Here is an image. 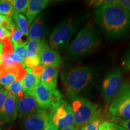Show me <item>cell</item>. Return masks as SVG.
<instances>
[{
    "label": "cell",
    "instance_id": "1",
    "mask_svg": "<svg viewBox=\"0 0 130 130\" xmlns=\"http://www.w3.org/2000/svg\"><path fill=\"white\" fill-rule=\"evenodd\" d=\"M113 4L97 8L94 11V20L107 37L118 39L130 32V14Z\"/></svg>",
    "mask_w": 130,
    "mask_h": 130
},
{
    "label": "cell",
    "instance_id": "2",
    "mask_svg": "<svg viewBox=\"0 0 130 130\" xmlns=\"http://www.w3.org/2000/svg\"><path fill=\"white\" fill-rule=\"evenodd\" d=\"M101 36L91 22H87L69 45L68 57L78 58L92 53L101 43Z\"/></svg>",
    "mask_w": 130,
    "mask_h": 130
},
{
    "label": "cell",
    "instance_id": "3",
    "mask_svg": "<svg viewBox=\"0 0 130 130\" xmlns=\"http://www.w3.org/2000/svg\"><path fill=\"white\" fill-rule=\"evenodd\" d=\"M94 70L90 66H77L61 74V79L70 98L88 88L93 81Z\"/></svg>",
    "mask_w": 130,
    "mask_h": 130
},
{
    "label": "cell",
    "instance_id": "4",
    "mask_svg": "<svg viewBox=\"0 0 130 130\" xmlns=\"http://www.w3.org/2000/svg\"><path fill=\"white\" fill-rule=\"evenodd\" d=\"M84 16L66 18L58 23L50 35V46L55 50L66 48L70 40L79 28Z\"/></svg>",
    "mask_w": 130,
    "mask_h": 130
},
{
    "label": "cell",
    "instance_id": "5",
    "mask_svg": "<svg viewBox=\"0 0 130 130\" xmlns=\"http://www.w3.org/2000/svg\"><path fill=\"white\" fill-rule=\"evenodd\" d=\"M108 107L110 118L130 119V81L122 84Z\"/></svg>",
    "mask_w": 130,
    "mask_h": 130
},
{
    "label": "cell",
    "instance_id": "6",
    "mask_svg": "<svg viewBox=\"0 0 130 130\" xmlns=\"http://www.w3.org/2000/svg\"><path fill=\"white\" fill-rule=\"evenodd\" d=\"M70 100L74 125L78 129L82 127L97 111L98 105L79 95L75 96Z\"/></svg>",
    "mask_w": 130,
    "mask_h": 130
},
{
    "label": "cell",
    "instance_id": "7",
    "mask_svg": "<svg viewBox=\"0 0 130 130\" xmlns=\"http://www.w3.org/2000/svg\"><path fill=\"white\" fill-rule=\"evenodd\" d=\"M50 109V119L58 129L74 125V118L71 105L66 101L61 100L51 105Z\"/></svg>",
    "mask_w": 130,
    "mask_h": 130
},
{
    "label": "cell",
    "instance_id": "8",
    "mask_svg": "<svg viewBox=\"0 0 130 130\" xmlns=\"http://www.w3.org/2000/svg\"><path fill=\"white\" fill-rule=\"evenodd\" d=\"M122 82V73L119 68L112 69L107 74L102 86L101 95L106 105L111 102L119 90Z\"/></svg>",
    "mask_w": 130,
    "mask_h": 130
},
{
    "label": "cell",
    "instance_id": "9",
    "mask_svg": "<svg viewBox=\"0 0 130 130\" xmlns=\"http://www.w3.org/2000/svg\"><path fill=\"white\" fill-rule=\"evenodd\" d=\"M32 95L40 108L45 110L50 108L52 105L61 100V95L57 89L51 91L41 83L35 89Z\"/></svg>",
    "mask_w": 130,
    "mask_h": 130
},
{
    "label": "cell",
    "instance_id": "10",
    "mask_svg": "<svg viewBox=\"0 0 130 130\" xmlns=\"http://www.w3.org/2000/svg\"><path fill=\"white\" fill-rule=\"evenodd\" d=\"M49 119V112L40 108L22 119V128L24 130H45Z\"/></svg>",
    "mask_w": 130,
    "mask_h": 130
},
{
    "label": "cell",
    "instance_id": "11",
    "mask_svg": "<svg viewBox=\"0 0 130 130\" xmlns=\"http://www.w3.org/2000/svg\"><path fill=\"white\" fill-rule=\"evenodd\" d=\"M16 107L18 114L22 119L40 108L33 95L26 92L20 98L16 99Z\"/></svg>",
    "mask_w": 130,
    "mask_h": 130
},
{
    "label": "cell",
    "instance_id": "12",
    "mask_svg": "<svg viewBox=\"0 0 130 130\" xmlns=\"http://www.w3.org/2000/svg\"><path fill=\"white\" fill-rule=\"evenodd\" d=\"M18 115L16 98L9 93L0 110V123L6 124L15 121Z\"/></svg>",
    "mask_w": 130,
    "mask_h": 130
},
{
    "label": "cell",
    "instance_id": "13",
    "mask_svg": "<svg viewBox=\"0 0 130 130\" xmlns=\"http://www.w3.org/2000/svg\"><path fill=\"white\" fill-rule=\"evenodd\" d=\"M40 64L43 66H54L57 68L62 62L61 58L56 51L50 48L48 45L42 48L39 55Z\"/></svg>",
    "mask_w": 130,
    "mask_h": 130
},
{
    "label": "cell",
    "instance_id": "14",
    "mask_svg": "<svg viewBox=\"0 0 130 130\" xmlns=\"http://www.w3.org/2000/svg\"><path fill=\"white\" fill-rule=\"evenodd\" d=\"M48 0H30L26 12V16L28 26L31 25L37 16L50 4Z\"/></svg>",
    "mask_w": 130,
    "mask_h": 130
},
{
    "label": "cell",
    "instance_id": "15",
    "mask_svg": "<svg viewBox=\"0 0 130 130\" xmlns=\"http://www.w3.org/2000/svg\"><path fill=\"white\" fill-rule=\"evenodd\" d=\"M58 69L54 66H46L43 70L40 80L41 83L44 84L51 91L57 90V84Z\"/></svg>",
    "mask_w": 130,
    "mask_h": 130
},
{
    "label": "cell",
    "instance_id": "16",
    "mask_svg": "<svg viewBox=\"0 0 130 130\" xmlns=\"http://www.w3.org/2000/svg\"><path fill=\"white\" fill-rule=\"evenodd\" d=\"M46 33L45 19L42 16L37 17L31 24L28 31L29 40H41Z\"/></svg>",
    "mask_w": 130,
    "mask_h": 130
},
{
    "label": "cell",
    "instance_id": "17",
    "mask_svg": "<svg viewBox=\"0 0 130 130\" xmlns=\"http://www.w3.org/2000/svg\"><path fill=\"white\" fill-rule=\"evenodd\" d=\"M27 74L22 79L24 92L26 93L32 94L35 89L40 83V79H39L32 74L31 69L27 68Z\"/></svg>",
    "mask_w": 130,
    "mask_h": 130
},
{
    "label": "cell",
    "instance_id": "18",
    "mask_svg": "<svg viewBox=\"0 0 130 130\" xmlns=\"http://www.w3.org/2000/svg\"><path fill=\"white\" fill-rule=\"evenodd\" d=\"M47 44L43 39L29 40L26 45L27 57H39L42 48Z\"/></svg>",
    "mask_w": 130,
    "mask_h": 130
},
{
    "label": "cell",
    "instance_id": "19",
    "mask_svg": "<svg viewBox=\"0 0 130 130\" xmlns=\"http://www.w3.org/2000/svg\"><path fill=\"white\" fill-rule=\"evenodd\" d=\"M102 110H97L88 121L81 128V130H99V127L104 119Z\"/></svg>",
    "mask_w": 130,
    "mask_h": 130
},
{
    "label": "cell",
    "instance_id": "20",
    "mask_svg": "<svg viewBox=\"0 0 130 130\" xmlns=\"http://www.w3.org/2000/svg\"><path fill=\"white\" fill-rule=\"evenodd\" d=\"M5 89L9 92V93L15 96L16 99L20 98L25 93L22 80L14 81L10 85L6 86Z\"/></svg>",
    "mask_w": 130,
    "mask_h": 130
},
{
    "label": "cell",
    "instance_id": "21",
    "mask_svg": "<svg viewBox=\"0 0 130 130\" xmlns=\"http://www.w3.org/2000/svg\"><path fill=\"white\" fill-rule=\"evenodd\" d=\"M13 19L16 23V25L20 29L22 34L25 36L28 37V21L24 15L14 12Z\"/></svg>",
    "mask_w": 130,
    "mask_h": 130
},
{
    "label": "cell",
    "instance_id": "22",
    "mask_svg": "<svg viewBox=\"0 0 130 130\" xmlns=\"http://www.w3.org/2000/svg\"><path fill=\"white\" fill-rule=\"evenodd\" d=\"M14 12L10 1H0V14L12 18Z\"/></svg>",
    "mask_w": 130,
    "mask_h": 130
},
{
    "label": "cell",
    "instance_id": "23",
    "mask_svg": "<svg viewBox=\"0 0 130 130\" xmlns=\"http://www.w3.org/2000/svg\"><path fill=\"white\" fill-rule=\"evenodd\" d=\"M10 3L12 5L14 11L20 14L24 13L27 12L29 1L28 0H12V1H10Z\"/></svg>",
    "mask_w": 130,
    "mask_h": 130
},
{
    "label": "cell",
    "instance_id": "24",
    "mask_svg": "<svg viewBox=\"0 0 130 130\" xmlns=\"http://www.w3.org/2000/svg\"><path fill=\"white\" fill-rule=\"evenodd\" d=\"M0 25L3 26V27L10 31L12 34L16 26V24L13 23L11 18L2 15L1 14H0Z\"/></svg>",
    "mask_w": 130,
    "mask_h": 130
},
{
    "label": "cell",
    "instance_id": "25",
    "mask_svg": "<svg viewBox=\"0 0 130 130\" xmlns=\"http://www.w3.org/2000/svg\"><path fill=\"white\" fill-rule=\"evenodd\" d=\"M40 64L39 57H27L23 61L24 67H27L28 69H32L36 66Z\"/></svg>",
    "mask_w": 130,
    "mask_h": 130
},
{
    "label": "cell",
    "instance_id": "26",
    "mask_svg": "<svg viewBox=\"0 0 130 130\" xmlns=\"http://www.w3.org/2000/svg\"><path fill=\"white\" fill-rule=\"evenodd\" d=\"M13 52L21 58L22 61L27 57V51L26 45H19L13 47Z\"/></svg>",
    "mask_w": 130,
    "mask_h": 130
},
{
    "label": "cell",
    "instance_id": "27",
    "mask_svg": "<svg viewBox=\"0 0 130 130\" xmlns=\"http://www.w3.org/2000/svg\"><path fill=\"white\" fill-rule=\"evenodd\" d=\"M110 121L111 122L115 123L119 125L122 126L126 130H130V119H123L110 118Z\"/></svg>",
    "mask_w": 130,
    "mask_h": 130
},
{
    "label": "cell",
    "instance_id": "28",
    "mask_svg": "<svg viewBox=\"0 0 130 130\" xmlns=\"http://www.w3.org/2000/svg\"><path fill=\"white\" fill-rule=\"evenodd\" d=\"M122 65L124 71L130 72V49L125 53L122 60Z\"/></svg>",
    "mask_w": 130,
    "mask_h": 130
},
{
    "label": "cell",
    "instance_id": "29",
    "mask_svg": "<svg viewBox=\"0 0 130 130\" xmlns=\"http://www.w3.org/2000/svg\"><path fill=\"white\" fill-rule=\"evenodd\" d=\"M44 69H45V66H43V65L42 64H39L38 65V66L33 68L32 69H31V71L32 74L35 75L37 78L40 79V77H41Z\"/></svg>",
    "mask_w": 130,
    "mask_h": 130
},
{
    "label": "cell",
    "instance_id": "30",
    "mask_svg": "<svg viewBox=\"0 0 130 130\" xmlns=\"http://www.w3.org/2000/svg\"><path fill=\"white\" fill-rule=\"evenodd\" d=\"M116 4L130 14V0H119Z\"/></svg>",
    "mask_w": 130,
    "mask_h": 130
},
{
    "label": "cell",
    "instance_id": "31",
    "mask_svg": "<svg viewBox=\"0 0 130 130\" xmlns=\"http://www.w3.org/2000/svg\"><path fill=\"white\" fill-rule=\"evenodd\" d=\"M12 33L3 26L0 25V42H2L5 39L10 37Z\"/></svg>",
    "mask_w": 130,
    "mask_h": 130
},
{
    "label": "cell",
    "instance_id": "32",
    "mask_svg": "<svg viewBox=\"0 0 130 130\" xmlns=\"http://www.w3.org/2000/svg\"><path fill=\"white\" fill-rule=\"evenodd\" d=\"M9 92L6 89H0V110L7 98Z\"/></svg>",
    "mask_w": 130,
    "mask_h": 130
},
{
    "label": "cell",
    "instance_id": "33",
    "mask_svg": "<svg viewBox=\"0 0 130 130\" xmlns=\"http://www.w3.org/2000/svg\"><path fill=\"white\" fill-rule=\"evenodd\" d=\"M105 125L107 130H117L115 127V123L111 122L105 121Z\"/></svg>",
    "mask_w": 130,
    "mask_h": 130
},
{
    "label": "cell",
    "instance_id": "34",
    "mask_svg": "<svg viewBox=\"0 0 130 130\" xmlns=\"http://www.w3.org/2000/svg\"><path fill=\"white\" fill-rule=\"evenodd\" d=\"M45 130H58V128L56 126H55L49 119L48 122L47 123V125Z\"/></svg>",
    "mask_w": 130,
    "mask_h": 130
},
{
    "label": "cell",
    "instance_id": "35",
    "mask_svg": "<svg viewBox=\"0 0 130 130\" xmlns=\"http://www.w3.org/2000/svg\"><path fill=\"white\" fill-rule=\"evenodd\" d=\"M99 130H107L106 125H105V121L102 122L101 123L100 127H99Z\"/></svg>",
    "mask_w": 130,
    "mask_h": 130
},
{
    "label": "cell",
    "instance_id": "36",
    "mask_svg": "<svg viewBox=\"0 0 130 130\" xmlns=\"http://www.w3.org/2000/svg\"><path fill=\"white\" fill-rule=\"evenodd\" d=\"M60 130H78V129L77 128V127H76V126L74 125L69 126V127L63 128V129H61Z\"/></svg>",
    "mask_w": 130,
    "mask_h": 130
},
{
    "label": "cell",
    "instance_id": "37",
    "mask_svg": "<svg viewBox=\"0 0 130 130\" xmlns=\"http://www.w3.org/2000/svg\"><path fill=\"white\" fill-rule=\"evenodd\" d=\"M115 127H116L117 130H126V129H125V128H123L122 126L116 124V123H115Z\"/></svg>",
    "mask_w": 130,
    "mask_h": 130
},
{
    "label": "cell",
    "instance_id": "38",
    "mask_svg": "<svg viewBox=\"0 0 130 130\" xmlns=\"http://www.w3.org/2000/svg\"><path fill=\"white\" fill-rule=\"evenodd\" d=\"M3 42H0V56L2 54V52H3Z\"/></svg>",
    "mask_w": 130,
    "mask_h": 130
},
{
    "label": "cell",
    "instance_id": "39",
    "mask_svg": "<svg viewBox=\"0 0 130 130\" xmlns=\"http://www.w3.org/2000/svg\"><path fill=\"white\" fill-rule=\"evenodd\" d=\"M0 87H1V85H0Z\"/></svg>",
    "mask_w": 130,
    "mask_h": 130
},
{
    "label": "cell",
    "instance_id": "40",
    "mask_svg": "<svg viewBox=\"0 0 130 130\" xmlns=\"http://www.w3.org/2000/svg\"><path fill=\"white\" fill-rule=\"evenodd\" d=\"M0 130H1V129H0Z\"/></svg>",
    "mask_w": 130,
    "mask_h": 130
}]
</instances>
